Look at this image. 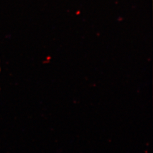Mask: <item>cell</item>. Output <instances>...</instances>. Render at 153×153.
I'll use <instances>...</instances> for the list:
<instances>
[{
	"mask_svg": "<svg viewBox=\"0 0 153 153\" xmlns=\"http://www.w3.org/2000/svg\"><path fill=\"white\" fill-rule=\"evenodd\" d=\"M1 59H0V73H1Z\"/></svg>",
	"mask_w": 153,
	"mask_h": 153,
	"instance_id": "1",
	"label": "cell"
}]
</instances>
